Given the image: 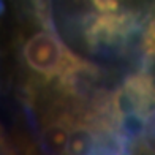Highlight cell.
<instances>
[{
    "instance_id": "obj_1",
    "label": "cell",
    "mask_w": 155,
    "mask_h": 155,
    "mask_svg": "<svg viewBox=\"0 0 155 155\" xmlns=\"http://www.w3.org/2000/svg\"><path fill=\"white\" fill-rule=\"evenodd\" d=\"M22 57L33 73L45 78H65L89 67V63L65 48L59 37L46 29L35 32L27 38L22 48Z\"/></svg>"
}]
</instances>
